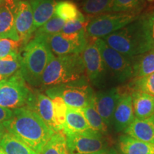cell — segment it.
Here are the masks:
<instances>
[{
	"label": "cell",
	"mask_w": 154,
	"mask_h": 154,
	"mask_svg": "<svg viewBox=\"0 0 154 154\" xmlns=\"http://www.w3.org/2000/svg\"><path fill=\"white\" fill-rule=\"evenodd\" d=\"M91 129L82 109L67 107L62 132L64 134L84 132Z\"/></svg>",
	"instance_id": "20"
},
{
	"label": "cell",
	"mask_w": 154,
	"mask_h": 154,
	"mask_svg": "<svg viewBox=\"0 0 154 154\" xmlns=\"http://www.w3.org/2000/svg\"><path fill=\"white\" fill-rule=\"evenodd\" d=\"M153 73H154V49L134 57L132 79L144 77Z\"/></svg>",
	"instance_id": "22"
},
{
	"label": "cell",
	"mask_w": 154,
	"mask_h": 154,
	"mask_svg": "<svg viewBox=\"0 0 154 154\" xmlns=\"http://www.w3.org/2000/svg\"><path fill=\"white\" fill-rule=\"evenodd\" d=\"M142 5H143V0H113L109 9V11L126 12V11H140Z\"/></svg>",
	"instance_id": "32"
},
{
	"label": "cell",
	"mask_w": 154,
	"mask_h": 154,
	"mask_svg": "<svg viewBox=\"0 0 154 154\" xmlns=\"http://www.w3.org/2000/svg\"><path fill=\"white\" fill-rule=\"evenodd\" d=\"M54 56L47 44V36L37 35L24 47L20 72L25 82L32 86L41 85L42 76Z\"/></svg>",
	"instance_id": "3"
},
{
	"label": "cell",
	"mask_w": 154,
	"mask_h": 154,
	"mask_svg": "<svg viewBox=\"0 0 154 154\" xmlns=\"http://www.w3.org/2000/svg\"><path fill=\"white\" fill-rule=\"evenodd\" d=\"M3 126L7 131L38 153L55 134L37 113L26 107L14 109L10 119Z\"/></svg>",
	"instance_id": "1"
},
{
	"label": "cell",
	"mask_w": 154,
	"mask_h": 154,
	"mask_svg": "<svg viewBox=\"0 0 154 154\" xmlns=\"http://www.w3.org/2000/svg\"><path fill=\"white\" fill-rule=\"evenodd\" d=\"M22 57L18 52H12L0 59V75L5 79L9 78L20 70Z\"/></svg>",
	"instance_id": "25"
},
{
	"label": "cell",
	"mask_w": 154,
	"mask_h": 154,
	"mask_svg": "<svg viewBox=\"0 0 154 154\" xmlns=\"http://www.w3.org/2000/svg\"><path fill=\"white\" fill-rule=\"evenodd\" d=\"M6 132H7V130H6L5 126H3V124H0V142H1L4 135H5Z\"/></svg>",
	"instance_id": "38"
},
{
	"label": "cell",
	"mask_w": 154,
	"mask_h": 154,
	"mask_svg": "<svg viewBox=\"0 0 154 154\" xmlns=\"http://www.w3.org/2000/svg\"><path fill=\"white\" fill-rule=\"evenodd\" d=\"M94 41L104 61L108 72L116 80L124 82L132 79L134 57H126L113 49L101 38H94Z\"/></svg>",
	"instance_id": "8"
},
{
	"label": "cell",
	"mask_w": 154,
	"mask_h": 154,
	"mask_svg": "<svg viewBox=\"0 0 154 154\" xmlns=\"http://www.w3.org/2000/svg\"><path fill=\"white\" fill-rule=\"evenodd\" d=\"M52 101L54 119L56 126L57 132L62 131L64 125L67 106L60 96H51L49 97Z\"/></svg>",
	"instance_id": "28"
},
{
	"label": "cell",
	"mask_w": 154,
	"mask_h": 154,
	"mask_svg": "<svg viewBox=\"0 0 154 154\" xmlns=\"http://www.w3.org/2000/svg\"><path fill=\"white\" fill-rule=\"evenodd\" d=\"M4 79H5V77L2 76H1V75H0V82H2V81L4 80Z\"/></svg>",
	"instance_id": "39"
},
{
	"label": "cell",
	"mask_w": 154,
	"mask_h": 154,
	"mask_svg": "<svg viewBox=\"0 0 154 154\" xmlns=\"http://www.w3.org/2000/svg\"><path fill=\"white\" fill-rule=\"evenodd\" d=\"M84 76L85 67L81 54L61 57L54 55L44 69L41 85L52 87L79 80Z\"/></svg>",
	"instance_id": "4"
},
{
	"label": "cell",
	"mask_w": 154,
	"mask_h": 154,
	"mask_svg": "<svg viewBox=\"0 0 154 154\" xmlns=\"http://www.w3.org/2000/svg\"><path fill=\"white\" fill-rule=\"evenodd\" d=\"M39 154H69L64 134L62 131L55 133Z\"/></svg>",
	"instance_id": "27"
},
{
	"label": "cell",
	"mask_w": 154,
	"mask_h": 154,
	"mask_svg": "<svg viewBox=\"0 0 154 154\" xmlns=\"http://www.w3.org/2000/svg\"><path fill=\"white\" fill-rule=\"evenodd\" d=\"M129 87L133 91H142L154 96V73L144 77L132 79Z\"/></svg>",
	"instance_id": "31"
},
{
	"label": "cell",
	"mask_w": 154,
	"mask_h": 154,
	"mask_svg": "<svg viewBox=\"0 0 154 154\" xmlns=\"http://www.w3.org/2000/svg\"><path fill=\"white\" fill-rule=\"evenodd\" d=\"M21 42H17L9 38H0V59L7 57L12 52H18Z\"/></svg>",
	"instance_id": "33"
},
{
	"label": "cell",
	"mask_w": 154,
	"mask_h": 154,
	"mask_svg": "<svg viewBox=\"0 0 154 154\" xmlns=\"http://www.w3.org/2000/svg\"><path fill=\"white\" fill-rule=\"evenodd\" d=\"M13 111L0 106V124H3L5 121H8L12 116Z\"/></svg>",
	"instance_id": "36"
},
{
	"label": "cell",
	"mask_w": 154,
	"mask_h": 154,
	"mask_svg": "<svg viewBox=\"0 0 154 154\" xmlns=\"http://www.w3.org/2000/svg\"><path fill=\"white\" fill-rule=\"evenodd\" d=\"M29 3L36 29L43 26L54 14L57 4L54 0H31Z\"/></svg>",
	"instance_id": "19"
},
{
	"label": "cell",
	"mask_w": 154,
	"mask_h": 154,
	"mask_svg": "<svg viewBox=\"0 0 154 154\" xmlns=\"http://www.w3.org/2000/svg\"><path fill=\"white\" fill-rule=\"evenodd\" d=\"M31 94L19 71L0 82V106L9 109L24 107Z\"/></svg>",
	"instance_id": "7"
},
{
	"label": "cell",
	"mask_w": 154,
	"mask_h": 154,
	"mask_svg": "<svg viewBox=\"0 0 154 154\" xmlns=\"http://www.w3.org/2000/svg\"><path fill=\"white\" fill-rule=\"evenodd\" d=\"M0 148L6 154H39L8 131L4 135Z\"/></svg>",
	"instance_id": "23"
},
{
	"label": "cell",
	"mask_w": 154,
	"mask_h": 154,
	"mask_svg": "<svg viewBox=\"0 0 154 154\" xmlns=\"http://www.w3.org/2000/svg\"><path fill=\"white\" fill-rule=\"evenodd\" d=\"M76 1H80V0H76Z\"/></svg>",
	"instance_id": "43"
},
{
	"label": "cell",
	"mask_w": 154,
	"mask_h": 154,
	"mask_svg": "<svg viewBox=\"0 0 154 154\" xmlns=\"http://www.w3.org/2000/svg\"><path fill=\"white\" fill-rule=\"evenodd\" d=\"M54 15L65 22L74 20L80 22L86 21L84 14L79 11L76 4L66 0L57 2L54 9Z\"/></svg>",
	"instance_id": "24"
},
{
	"label": "cell",
	"mask_w": 154,
	"mask_h": 154,
	"mask_svg": "<svg viewBox=\"0 0 154 154\" xmlns=\"http://www.w3.org/2000/svg\"><path fill=\"white\" fill-rule=\"evenodd\" d=\"M47 44L54 55L57 57L80 54L88 42L86 30L73 34L59 33L47 36Z\"/></svg>",
	"instance_id": "11"
},
{
	"label": "cell",
	"mask_w": 154,
	"mask_h": 154,
	"mask_svg": "<svg viewBox=\"0 0 154 154\" xmlns=\"http://www.w3.org/2000/svg\"><path fill=\"white\" fill-rule=\"evenodd\" d=\"M131 95L135 118L144 119L154 114V96L139 91H133Z\"/></svg>",
	"instance_id": "18"
},
{
	"label": "cell",
	"mask_w": 154,
	"mask_h": 154,
	"mask_svg": "<svg viewBox=\"0 0 154 154\" xmlns=\"http://www.w3.org/2000/svg\"><path fill=\"white\" fill-rule=\"evenodd\" d=\"M147 1H149V2H153V1H154V0H147Z\"/></svg>",
	"instance_id": "42"
},
{
	"label": "cell",
	"mask_w": 154,
	"mask_h": 154,
	"mask_svg": "<svg viewBox=\"0 0 154 154\" xmlns=\"http://www.w3.org/2000/svg\"><path fill=\"white\" fill-rule=\"evenodd\" d=\"M124 133L136 139L154 144V114L144 119L135 118Z\"/></svg>",
	"instance_id": "17"
},
{
	"label": "cell",
	"mask_w": 154,
	"mask_h": 154,
	"mask_svg": "<svg viewBox=\"0 0 154 154\" xmlns=\"http://www.w3.org/2000/svg\"><path fill=\"white\" fill-rule=\"evenodd\" d=\"M69 154H94L106 149L103 134L92 129L64 134Z\"/></svg>",
	"instance_id": "9"
},
{
	"label": "cell",
	"mask_w": 154,
	"mask_h": 154,
	"mask_svg": "<svg viewBox=\"0 0 154 154\" xmlns=\"http://www.w3.org/2000/svg\"><path fill=\"white\" fill-rule=\"evenodd\" d=\"M3 2H4V0H0V6L2 5V4L3 3Z\"/></svg>",
	"instance_id": "41"
},
{
	"label": "cell",
	"mask_w": 154,
	"mask_h": 154,
	"mask_svg": "<svg viewBox=\"0 0 154 154\" xmlns=\"http://www.w3.org/2000/svg\"><path fill=\"white\" fill-rule=\"evenodd\" d=\"M16 7L13 0H4L0 6V38L19 41L14 24Z\"/></svg>",
	"instance_id": "16"
},
{
	"label": "cell",
	"mask_w": 154,
	"mask_h": 154,
	"mask_svg": "<svg viewBox=\"0 0 154 154\" xmlns=\"http://www.w3.org/2000/svg\"><path fill=\"white\" fill-rule=\"evenodd\" d=\"M134 119L131 95V94H121L113 113L111 124L117 132L124 131Z\"/></svg>",
	"instance_id": "15"
},
{
	"label": "cell",
	"mask_w": 154,
	"mask_h": 154,
	"mask_svg": "<svg viewBox=\"0 0 154 154\" xmlns=\"http://www.w3.org/2000/svg\"><path fill=\"white\" fill-rule=\"evenodd\" d=\"M14 24L19 41L22 44L26 43L32 34L36 31L33 13L29 2L19 1L17 4Z\"/></svg>",
	"instance_id": "12"
},
{
	"label": "cell",
	"mask_w": 154,
	"mask_h": 154,
	"mask_svg": "<svg viewBox=\"0 0 154 154\" xmlns=\"http://www.w3.org/2000/svg\"><path fill=\"white\" fill-rule=\"evenodd\" d=\"M94 154H118L117 152L113 149H105L101 150L99 152H96V153Z\"/></svg>",
	"instance_id": "37"
},
{
	"label": "cell",
	"mask_w": 154,
	"mask_h": 154,
	"mask_svg": "<svg viewBox=\"0 0 154 154\" xmlns=\"http://www.w3.org/2000/svg\"><path fill=\"white\" fill-rule=\"evenodd\" d=\"M119 148L121 154H154V144L136 139L128 135L120 136Z\"/></svg>",
	"instance_id": "21"
},
{
	"label": "cell",
	"mask_w": 154,
	"mask_h": 154,
	"mask_svg": "<svg viewBox=\"0 0 154 154\" xmlns=\"http://www.w3.org/2000/svg\"><path fill=\"white\" fill-rule=\"evenodd\" d=\"M121 94L118 88H112L106 91L94 94L95 108L106 126L112 123L113 115Z\"/></svg>",
	"instance_id": "13"
},
{
	"label": "cell",
	"mask_w": 154,
	"mask_h": 154,
	"mask_svg": "<svg viewBox=\"0 0 154 154\" xmlns=\"http://www.w3.org/2000/svg\"><path fill=\"white\" fill-rule=\"evenodd\" d=\"M39 116L48 126L57 133L54 119L53 104L51 99L41 93H32L24 106Z\"/></svg>",
	"instance_id": "14"
},
{
	"label": "cell",
	"mask_w": 154,
	"mask_h": 154,
	"mask_svg": "<svg viewBox=\"0 0 154 154\" xmlns=\"http://www.w3.org/2000/svg\"><path fill=\"white\" fill-rule=\"evenodd\" d=\"M88 21L80 22V21H69L65 22L64 26L61 30V33L64 34H76L82 31L86 30V27L88 24Z\"/></svg>",
	"instance_id": "34"
},
{
	"label": "cell",
	"mask_w": 154,
	"mask_h": 154,
	"mask_svg": "<svg viewBox=\"0 0 154 154\" xmlns=\"http://www.w3.org/2000/svg\"><path fill=\"white\" fill-rule=\"evenodd\" d=\"M109 47L126 57H134L154 49L141 17L102 38Z\"/></svg>",
	"instance_id": "2"
},
{
	"label": "cell",
	"mask_w": 154,
	"mask_h": 154,
	"mask_svg": "<svg viewBox=\"0 0 154 154\" xmlns=\"http://www.w3.org/2000/svg\"><path fill=\"white\" fill-rule=\"evenodd\" d=\"M65 22H66L63 19L54 14V16L47 22H46L43 26L38 29L35 33V36L42 35L49 36L54 34L61 33Z\"/></svg>",
	"instance_id": "30"
},
{
	"label": "cell",
	"mask_w": 154,
	"mask_h": 154,
	"mask_svg": "<svg viewBox=\"0 0 154 154\" xmlns=\"http://www.w3.org/2000/svg\"><path fill=\"white\" fill-rule=\"evenodd\" d=\"M0 154H6L5 152H4L3 150L1 149V148H0Z\"/></svg>",
	"instance_id": "40"
},
{
	"label": "cell",
	"mask_w": 154,
	"mask_h": 154,
	"mask_svg": "<svg viewBox=\"0 0 154 154\" xmlns=\"http://www.w3.org/2000/svg\"><path fill=\"white\" fill-rule=\"evenodd\" d=\"M90 128L104 134L107 131V126L96 111L94 100L87 106L82 109Z\"/></svg>",
	"instance_id": "26"
},
{
	"label": "cell",
	"mask_w": 154,
	"mask_h": 154,
	"mask_svg": "<svg viewBox=\"0 0 154 154\" xmlns=\"http://www.w3.org/2000/svg\"><path fill=\"white\" fill-rule=\"evenodd\" d=\"M140 17L145 26L148 37L154 49V11Z\"/></svg>",
	"instance_id": "35"
},
{
	"label": "cell",
	"mask_w": 154,
	"mask_h": 154,
	"mask_svg": "<svg viewBox=\"0 0 154 154\" xmlns=\"http://www.w3.org/2000/svg\"><path fill=\"white\" fill-rule=\"evenodd\" d=\"M140 11L100 14L88 22L86 34L90 38H102L137 20Z\"/></svg>",
	"instance_id": "6"
},
{
	"label": "cell",
	"mask_w": 154,
	"mask_h": 154,
	"mask_svg": "<svg viewBox=\"0 0 154 154\" xmlns=\"http://www.w3.org/2000/svg\"><path fill=\"white\" fill-rule=\"evenodd\" d=\"M113 0H85L82 10L89 15H100L109 12Z\"/></svg>",
	"instance_id": "29"
},
{
	"label": "cell",
	"mask_w": 154,
	"mask_h": 154,
	"mask_svg": "<svg viewBox=\"0 0 154 154\" xmlns=\"http://www.w3.org/2000/svg\"><path fill=\"white\" fill-rule=\"evenodd\" d=\"M48 97L60 96L67 107L82 109L94 100V94L86 76L79 80L52 86L46 91Z\"/></svg>",
	"instance_id": "5"
},
{
	"label": "cell",
	"mask_w": 154,
	"mask_h": 154,
	"mask_svg": "<svg viewBox=\"0 0 154 154\" xmlns=\"http://www.w3.org/2000/svg\"><path fill=\"white\" fill-rule=\"evenodd\" d=\"M62 1H63V0H62Z\"/></svg>",
	"instance_id": "44"
},
{
	"label": "cell",
	"mask_w": 154,
	"mask_h": 154,
	"mask_svg": "<svg viewBox=\"0 0 154 154\" xmlns=\"http://www.w3.org/2000/svg\"><path fill=\"white\" fill-rule=\"evenodd\" d=\"M81 56L88 82L97 86L103 85L107 79L109 72L94 38H91L88 42Z\"/></svg>",
	"instance_id": "10"
}]
</instances>
